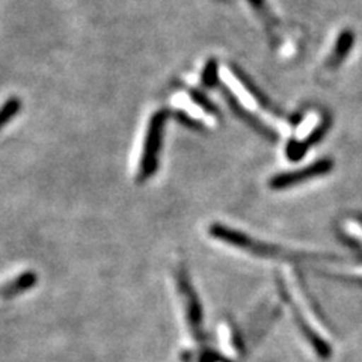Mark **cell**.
<instances>
[{"mask_svg": "<svg viewBox=\"0 0 362 362\" xmlns=\"http://www.w3.org/2000/svg\"><path fill=\"white\" fill-rule=\"evenodd\" d=\"M209 234L213 239L221 240L225 245H230L235 249H240L247 254L259 258H269V259H300L307 255L303 252L290 251V249H284L278 245H270L266 242H262L255 239V237L247 235L242 231H237L231 226H226L222 223H211L209 228Z\"/></svg>", "mask_w": 362, "mask_h": 362, "instance_id": "1", "label": "cell"}, {"mask_svg": "<svg viewBox=\"0 0 362 362\" xmlns=\"http://www.w3.org/2000/svg\"><path fill=\"white\" fill-rule=\"evenodd\" d=\"M174 281H175V290L178 294L181 310H183L187 332L190 334L192 339H195V341H202L204 338L202 307H201L198 294L194 286H192L189 274L183 267V264H178L175 267Z\"/></svg>", "mask_w": 362, "mask_h": 362, "instance_id": "2", "label": "cell"}, {"mask_svg": "<svg viewBox=\"0 0 362 362\" xmlns=\"http://www.w3.org/2000/svg\"><path fill=\"white\" fill-rule=\"evenodd\" d=\"M166 121V112L160 110L156 112L151 121L148 130H146V138L144 144V151L139 163V174L138 180L141 183L148 180L154 175L158 166V153L162 148V139H163V129Z\"/></svg>", "mask_w": 362, "mask_h": 362, "instance_id": "3", "label": "cell"}, {"mask_svg": "<svg viewBox=\"0 0 362 362\" xmlns=\"http://www.w3.org/2000/svg\"><path fill=\"white\" fill-rule=\"evenodd\" d=\"M276 282H279V288H281L279 293L282 294V299H284L290 307V310L293 313V320H294V323H296L298 329L300 331L303 338L307 339L308 344L314 349V352L319 355L322 359L331 358L332 349H331L329 343L325 341V339L320 337V334L317 332L314 327L310 325V322L307 320V317H305V314H303V310L299 307L296 299L293 298V294L290 293V290L284 286V282H282L281 279L279 281L276 279Z\"/></svg>", "mask_w": 362, "mask_h": 362, "instance_id": "4", "label": "cell"}, {"mask_svg": "<svg viewBox=\"0 0 362 362\" xmlns=\"http://www.w3.org/2000/svg\"><path fill=\"white\" fill-rule=\"evenodd\" d=\"M332 168H334V162L331 160V158H322V160L315 162L303 169H299V171L284 173V174H278L275 177H272V180L269 181V187L274 190L294 187V186L305 183V181H308L311 178L329 174L332 171Z\"/></svg>", "mask_w": 362, "mask_h": 362, "instance_id": "5", "label": "cell"}, {"mask_svg": "<svg viewBox=\"0 0 362 362\" xmlns=\"http://www.w3.org/2000/svg\"><path fill=\"white\" fill-rule=\"evenodd\" d=\"M38 282V276L33 272H25V274L18 275L16 279L8 281L6 284L0 287V300H9L14 299L20 294L26 293Z\"/></svg>", "mask_w": 362, "mask_h": 362, "instance_id": "6", "label": "cell"}, {"mask_svg": "<svg viewBox=\"0 0 362 362\" xmlns=\"http://www.w3.org/2000/svg\"><path fill=\"white\" fill-rule=\"evenodd\" d=\"M219 334L222 337V344L226 349V352L234 358H240L243 354V344H242V339L239 338V334L235 331L234 325L230 322L222 323L219 327Z\"/></svg>", "mask_w": 362, "mask_h": 362, "instance_id": "7", "label": "cell"}, {"mask_svg": "<svg viewBox=\"0 0 362 362\" xmlns=\"http://www.w3.org/2000/svg\"><path fill=\"white\" fill-rule=\"evenodd\" d=\"M354 42H355V35L352 30L341 32V35H339L337 40L335 49L329 56V62H327V65L331 68H335L341 64L346 59V56L350 53V50H352Z\"/></svg>", "mask_w": 362, "mask_h": 362, "instance_id": "8", "label": "cell"}, {"mask_svg": "<svg viewBox=\"0 0 362 362\" xmlns=\"http://www.w3.org/2000/svg\"><path fill=\"white\" fill-rule=\"evenodd\" d=\"M21 109V101L16 97L5 101V105L0 107V130H2L6 124L13 119Z\"/></svg>", "mask_w": 362, "mask_h": 362, "instance_id": "9", "label": "cell"}, {"mask_svg": "<svg viewBox=\"0 0 362 362\" xmlns=\"http://www.w3.org/2000/svg\"><path fill=\"white\" fill-rule=\"evenodd\" d=\"M202 82L210 88L216 85V82H218V62L214 59H210V62L206 65V68H204Z\"/></svg>", "mask_w": 362, "mask_h": 362, "instance_id": "10", "label": "cell"}, {"mask_svg": "<svg viewBox=\"0 0 362 362\" xmlns=\"http://www.w3.org/2000/svg\"><path fill=\"white\" fill-rule=\"evenodd\" d=\"M308 150L299 142V141H291L287 146V157L293 162H298L299 158H302Z\"/></svg>", "mask_w": 362, "mask_h": 362, "instance_id": "11", "label": "cell"}, {"mask_svg": "<svg viewBox=\"0 0 362 362\" xmlns=\"http://www.w3.org/2000/svg\"><path fill=\"white\" fill-rule=\"evenodd\" d=\"M192 95H194V97H195V100L198 101V103H199L202 107H206L209 112H216V110H214V107L209 103V101H207L206 98H204L201 94H198L197 90H194V93H192Z\"/></svg>", "mask_w": 362, "mask_h": 362, "instance_id": "12", "label": "cell"}, {"mask_svg": "<svg viewBox=\"0 0 362 362\" xmlns=\"http://www.w3.org/2000/svg\"><path fill=\"white\" fill-rule=\"evenodd\" d=\"M249 2H251V5H254L258 9L263 8V0H249Z\"/></svg>", "mask_w": 362, "mask_h": 362, "instance_id": "13", "label": "cell"}]
</instances>
